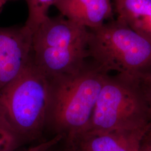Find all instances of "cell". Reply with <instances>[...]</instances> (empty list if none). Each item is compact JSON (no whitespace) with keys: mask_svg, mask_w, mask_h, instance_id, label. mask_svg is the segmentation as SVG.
I'll return each instance as SVG.
<instances>
[{"mask_svg":"<svg viewBox=\"0 0 151 151\" xmlns=\"http://www.w3.org/2000/svg\"><path fill=\"white\" fill-rule=\"evenodd\" d=\"M139 151H151V150L146 147L141 145Z\"/></svg>","mask_w":151,"mask_h":151,"instance_id":"16","label":"cell"},{"mask_svg":"<svg viewBox=\"0 0 151 151\" xmlns=\"http://www.w3.org/2000/svg\"><path fill=\"white\" fill-rule=\"evenodd\" d=\"M27 6V18L25 25L32 32L48 15L49 10L56 0H25Z\"/></svg>","mask_w":151,"mask_h":151,"instance_id":"10","label":"cell"},{"mask_svg":"<svg viewBox=\"0 0 151 151\" xmlns=\"http://www.w3.org/2000/svg\"><path fill=\"white\" fill-rule=\"evenodd\" d=\"M21 141L0 122V151H15Z\"/></svg>","mask_w":151,"mask_h":151,"instance_id":"11","label":"cell"},{"mask_svg":"<svg viewBox=\"0 0 151 151\" xmlns=\"http://www.w3.org/2000/svg\"><path fill=\"white\" fill-rule=\"evenodd\" d=\"M147 129L86 132L67 143L76 151H139Z\"/></svg>","mask_w":151,"mask_h":151,"instance_id":"7","label":"cell"},{"mask_svg":"<svg viewBox=\"0 0 151 151\" xmlns=\"http://www.w3.org/2000/svg\"><path fill=\"white\" fill-rule=\"evenodd\" d=\"M53 148H54V147H53ZM53 148H50V149H48V150H45V151H52V149H53Z\"/></svg>","mask_w":151,"mask_h":151,"instance_id":"17","label":"cell"},{"mask_svg":"<svg viewBox=\"0 0 151 151\" xmlns=\"http://www.w3.org/2000/svg\"><path fill=\"white\" fill-rule=\"evenodd\" d=\"M109 74L86 61L75 72L50 79L47 125L67 140L84 133Z\"/></svg>","mask_w":151,"mask_h":151,"instance_id":"1","label":"cell"},{"mask_svg":"<svg viewBox=\"0 0 151 151\" xmlns=\"http://www.w3.org/2000/svg\"><path fill=\"white\" fill-rule=\"evenodd\" d=\"M140 83L148 108L151 124V71L140 80Z\"/></svg>","mask_w":151,"mask_h":151,"instance_id":"12","label":"cell"},{"mask_svg":"<svg viewBox=\"0 0 151 151\" xmlns=\"http://www.w3.org/2000/svg\"><path fill=\"white\" fill-rule=\"evenodd\" d=\"M50 79L32 58L12 81L0 89V122L21 141L35 138L47 125Z\"/></svg>","mask_w":151,"mask_h":151,"instance_id":"2","label":"cell"},{"mask_svg":"<svg viewBox=\"0 0 151 151\" xmlns=\"http://www.w3.org/2000/svg\"><path fill=\"white\" fill-rule=\"evenodd\" d=\"M150 124L140 80L119 73L109 74L85 132L146 130Z\"/></svg>","mask_w":151,"mask_h":151,"instance_id":"5","label":"cell"},{"mask_svg":"<svg viewBox=\"0 0 151 151\" xmlns=\"http://www.w3.org/2000/svg\"><path fill=\"white\" fill-rule=\"evenodd\" d=\"M11 0H0V13L2 10V9L5 6L6 3Z\"/></svg>","mask_w":151,"mask_h":151,"instance_id":"14","label":"cell"},{"mask_svg":"<svg viewBox=\"0 0 151 151\" xmlns=\"http://www.w3.org/2000/svg\"><path fill=\"white\" fill-rule=\"evenodd\" d=\"M54 6L62 16L88 29L114 19L113 0H56Z\"/></svg>","mask_w":151,"mask_h":151,"instance_id":"8","label":"cell"},{"mask_svg":"<svg viewBox=\"0 0 151 151\" xmlns=\"http://www.w3.org/2000/svg\"><path fill=\"white\" fill-rule=\"evenodd\" d=\"M32 34L25 25L0 27V89L19 75L32 60Z\"/></svg>","mask_w":151,"mask_h":151,"instance_id":"6","label":"cell"},{"mask_svg":"<svg viewBox=\"0 0 151 151\" xmlns=\"http://www.w3.org/2000/svg\"><path fill=\"white\" fill-rule=\"evenodd\" d=\"M141 145L145 146L151 150V124H150L144 134Z\"/></svg>","mask_w":151,"mask_h":151,"instance_id":"13","label":"cell"},{"mask_svg":"<svg viewBox=\"0 0 151 151\" xmlns=\"http://www.w3.org/2000/svg\"><path fill=\"white\" fill-rule=\"evenodd\" d=\"M63 151H76L70 145H69L68 144H67V146L65 147V150Z\"/></svg>","mask_w":151,"mask_h":151,"instance_id":"15","label":"cell"},{"mask_svg":"<svg viewBox=\"0 0 151 151\" xmlns=\"http://www.w3.org/2000/svg\"><path fill=\"white\" fill-rule=\"evenodd\" d=\"M88 29L61 15L48 16L34 31V63L50 79L73 73L86 62Z\"/></svg>","mask_w":151,"mask_h":151,"instance_id":"3","label":"cell"},{"mask_svg":"<svg viewBox=\"0 0 151 151\" xmlns=\"http://www.w3.org/2000/svg\"><path fill=\"white\" fill-rule=\"evenodd\" d=\"M88 56L104 72L140 80L151 71V43L119 20L88 29Z\"/></svg>","mask_w":151,"mask_h":151,"instance_id":"4","label":"cell"},{"mask_svg":"<svg viewBox=\"0 0 151 151\" xmlns=\"http://www.w3.org/2000/svg\"><path fill=\"white\" fill-rule=\"evenodd\" d=\"M116 19L151 43V0H113Z\"/></svg>","mask_w":151,"mask_h":151,"instance_id":"9","label":"cell"}]
</instances>
